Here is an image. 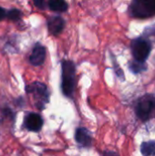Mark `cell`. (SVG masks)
I'll return each instance as SVG.
<instances>
[{
  "label": "cell",
  "instance_id": "cell-14",
  "mask_svg": "<svg viewBox=\"0 0 155 156\" xmlns=\"http://www.w3.org/2000/svg\"><path fill=\"white\" fill-rule=\"evenodd\" d=\"M34 4L37 6V7H39V8H44L45 6V2H43V1H35L34 2Z\"/></svg>",
  "mask_w": 155,
  "mask_h": 156
},
{
  "label": "cell",
  "instance_id": "cell-13",
  "mask_svg": "<svg viewBox=\"0 0 155 156\" xmlns=\"http://www.w3.org/2000/svg\"><path fill=\"white\" fill-rule=\"evenodd\" d=\"M143 63L142 62H132V63H131V69L133 71V72H136V73H138V72H140V71H142L143 69V66H141Z\"/></svg>",
  "mask_w": 155,
  "mask_h": 156
},
{
  "label": "cell",
  "instance_id": "cell-11",
  "mask_svg": "<svg viewBox=\"0 0 155 156\" xmlns=\"http://www.w3.org/2000/svg\"><path fill=\"white\" fill-rule=\"evenodd\" d=\"M141 150L143 156H155V141L143 143Z\"/></svg>",
  "mask_w": 155,
  "mask_h": 156
},
{
  "label": "cell",
  "instance_id": "cell-7",
  "mask_svg": "<svg viewBox=\"0 0 155 156\" xmlns=\"http://www.w3.org/2000/svg\"><path fill=\"white\" fill-rule=\"evenodd\" d=\"M46 58V48L40 44H37L29 56V61L34 66H39L44 63Z\"/></svg>",
  "mask_w": 155,
  "mask_h": 156
},
{
  "label": "cell",
  "instance_id": "cell-2",
  "mask_svg": "<svg viewBox=\"0 0 155 156\" xmlns=\"http://www.w3.org/2000/svg\"><path fill=\"white\" fill-rule=\"evenodd\" d=\"M131 13L138 18H146L155 15V0H136L131 5Z\"/></svg>",
  "mask_w": 155,
  "mask_h": 156
},
{
  "label": "cell",
  "instance_id": "cell-3",
  "mask_svg": "<svg viewBox=\"0 0 155 156\" xmlns=\"http://www.w3.org/2000/svg\"><path fill=\"white\" fill-rule=\"evenodd\" d=\"M26 91L28 94H32L35 98L36 102L37 103V106L38 109H43L45 104L48 102V91L45 84L36 81L27 85L26 87Z\"/></svg>",
  "mask_w": 155,
  "mask_h": 156
},
{
  "label": "cell",
  "instance_id": "cell-9",
  "mask_svg": "<svg viewBox=\"0 0 155 156\" xmlns=\"http://www.w3.org/2000/svg\"><path fill=\"white\" fill-rule=\"evenodd\" d=\"M75 139L77 143H79L83 147H90L92 144V138L90 131L83 127L77 129L75 133Z\"/></svg>",
  "mask_w": 155,
  "mask_h": 156
},
{
  "label": "cell",
  "instance_id": "cell-1",
  "mask_svg": "<svg viewBox=\"0 0 155 156\" xmlns=\"http://www.w3.org/2000/svg\"><path fill=\"white\" fill-rule=\"evenodd\" d=\"M76 88V67L70 60L62 62L61 90L65 96L71 97Z\"/></svg>",
  "mask_w": 155,
  "mask_h": 156
},
{
  "label": "cell",
  "instance_id": "cell-15",
  "mask_svg": "<svg viewBox=\"0 0 155 156\" xmlns=\"http://www.w3.org/2000/svg\"><path fill=\"white\" fill-rule=\"evenodd\" d=\"M6 16V14H5V10L3 8V7H1L0 6V20H2V19H4L5 17Z\"/></svg>",
  "mask_w": 155,
  "mask_h": 156
},
{
  "label": "cell",
  "instance_id": "cell-6",
  "mask_svg": "<svg viewBox=\"0 0 155 156\" xmlns=\"http://www.w3.org/2000/svg\"><path fill=\"white\" fill-rule=\"evenodd\" d=\"M25 127L32 132H38L43 126V120L37 113H29L25 118Z\"/></svg>",
  "mask_w": 155,
  "mask_h": 156
},
{
  "label": "cell",
  "instance_id": "cell-16",
  "mask_svg": "<svg viewBox=\"0 0 155 156\" xmlns=\"http://www.w3.org/2000/svg\"><path fill=\"white\" fill-rule=\"evenodd\" d=\"M103 156H119L114 152H105Z\"/></svg>",
  "mask_w": 155,
  "mask_h": 156
},
{
  "label": "cell",
  "instance_id": "cell-5",
  "mask_svg": "<svg viewBox=\"0 0 155 156\" xmlns=\"http://www.w3.org/2000/svg\"><path fill=\"white\" fill-rule=\"evenodd\" d=\"M153 108H154V100L152 96L147 95L139 101L136 107V113L141 120L146 121L149 119Z\"/></svg>",
  "mask_w": 155,
  "mask_h": 156
},
{
  "label": "cell",
  "instance_id": "cell-12",
  "mask_svg": "<svg viewBox=\"0 0 155 156\" xmlns=\"http://www.w3.org/2000/svg\"><path fill=\"white\" fill-rule=\"evenodd\" d=\"M6 16H7L8 19H10V20L16 21V20H18V19L20 18V16H21V12H20L18 9L14 8V9H11V10L8 11Z\"/></svg>",
  "mask_w": 155,
  "mask_h": 156
},
{
  "label": "cell",
  "instance_id": "cell-8",
  "mask_svg": "<svg viewBox=\"0 0 155 156\" xmlns=\"http://www.w3.org/2000/svg\"><path fill=\"white\" fill-rule=\"evenodd\" d=\"M65 27V21L64 19L59 16H52L48 21V27L51 34L54 36H58L60 34Z\"/></svg>",
  "mask_w": 155,
  "mask_h": 156
},
{
  "label": "cell",
  "instance_id": "cell-10",
  "mask_svg": "<svg viewBox=\"0 0 155 156\" xmlns=\"http://www.w3.org/2000/svg\"><path fill=\"white\" fill-rule=\"evenodd\" d=\"M48 6L56 12H65L68 9V4L62 0H52L48 2Z\"/></svg>",
  "mask_w": 155,
  "mask_h": 156
},
{
  "label": "cell",
  "instance_id": "cell-4",
  "mask_svg": "<svg viewBox=\"0 0 155 156\" xmlns=\"http://www.w3.org/2000/svg\"><path fill=\"white\" fill-rule=\"evenodd\" d=\"M132 54L136 61L143 63L150 55L151 46L150 44L143 39H136L132 42Z\"/></svg>",
  "mask_w": 155,
  "mask_h": 156
}]
</instances>
